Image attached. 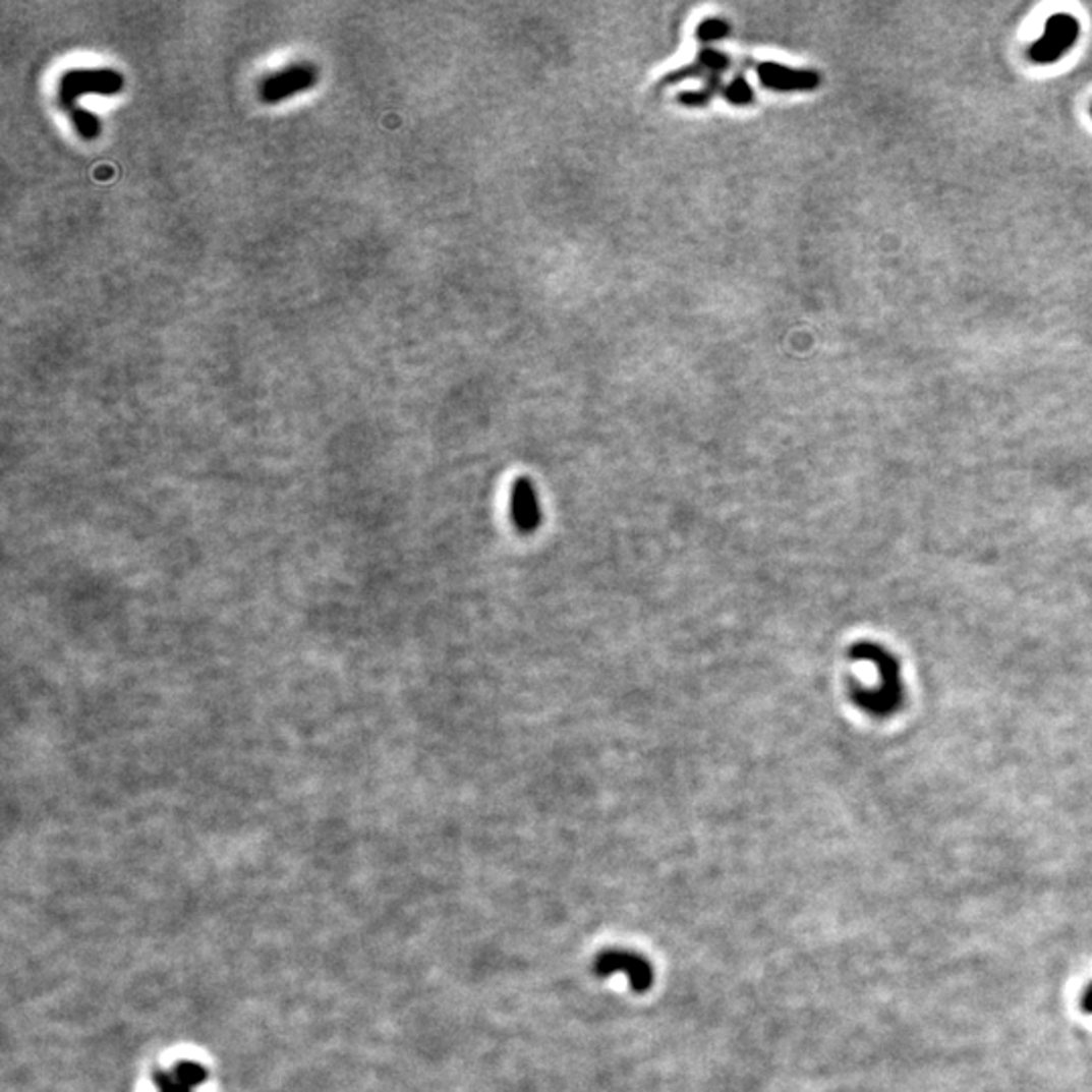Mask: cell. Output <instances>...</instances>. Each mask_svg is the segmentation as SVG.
<instances>
[{"label": "cell", "mask_w": 1092, "mask_h": 1092, "mask_svg": "<svg viewBox=\"0 0 1092 1092\" xmlns=\"http://www.w3.org/2000/svg\"><path fill=\"white\" fill-rule=\"evenodd\" d=\"M124 77L116 69H71L61 75L57 85L59 106L67 112L77 106V100L85 94L114 96L122 92Z\"/></svg>", "instance_id": "obj_1"}, {"label": "cell", "mask_w": 1092, "mask_h": 1092, "mask_svg": "<svg viewBox=\"0 0 1092 1092\" xmlns=\"http://www.w3.org/2000/svg\"><path fill=\"white\" fill-rule=\"evenodd\" d=\"M1079 35H1081L1079 20L1069 12H1056L1046 20L1042 39L1030 47L1028 55L1038 65L1054 63L1075 47Z\"/></svg>", "instance_id": "obj_2"}, {"label": "cell", "mask_w": 1092, "mask_h": 1092, "mask_svg": "<svg viewBox=\"0 0 1092 1092\" xmlns=\"http://www.w3.org/2000/svg\"><path fill=\"white\" fill-rule=\"evenodd\" d=\"M593 971L599 977H612L616 973H624L635 993H645L653 985V967L651 963L631 951L624 949H608L597 955L593 963Z\"/></svg>", "instance_id": "obj_3"}, {"label": "cell", "mask_w": 1092, "mask_h": 1092, "mask_svg": "<svg viewBox=\"0 0 1092 1092\" xmlns=\"http://www.w3.org/2000/svg\"><path fill=\"white\" fill-rule=\"evenodd\" d=\"M315 67L310 63H294L278 73H272L260 85V96L266 104L284 102L315 83Z\"/></svg>", "instance_id": "obj_4"}, {"label": "cell", "mask_w": 1092, "mask_h": 1092, "mask_svg": "<svg viewBox=\"0 0 1092 1092\" xmlns=\"http://www.w3.org/2000/svg\"><path fill=\"white\" fill-rule=\"evenodd\" d=\"M757 77L761 83L775 92H811L819 85V73L811 69H791L775 61L755 63Z\"/></svg>", "instance_id": "obj_5"}, {"label": "cell", "mask_w": 1092, "mask_h": 1092, "mask_svg": "<svg viewBox=\"0 0 1092 1092\" xmlns=\"http://www.w3.org/2000/svg\"><path fill=\"white\" fill-rule=\"evenodd\" d=\"M207 1071L198 1062L182 1060L172 1067L170 1073L160 1071L155 1073V1085L158 1092H194L198 1085L207 1081Z\"/></svg>", "instance_id": "obj_6"}, {"label": "cell", "mask_w": 1092, "mask_h": 1092, "mask_svg": "<svg viewBox=\"0 0 1092 1092\" xmlns=\"http://www.w3.org/2000/svg\"><path fill=\"white\" fill-rule=\"evenodd\" d=\"M512 516H514V522L522 530H532L540 522L538 496H536L534 485L526 477H520V479L514 481V487H512Z\"/></svg>", "instance_id": "obj_7"}, {"label": "cell", "mask_w": 1092, "mask_h": 1092, "mask_svg": "<svg viewBox=\"0 0 1092 1092\" xmlns=\"http://www.w3.org/2000/svg\"><path fill=\"white\" fill-rule=\"evenodd\" d=\"M729 67H731V57L729 55H725V53H721L716 49H702L694 63H690L684 69H678L672 75H668L666 83H676V81H682V79H688V77H702V75L716 77V73H721V71H725Z\"/></svg>", "instance_id": "obj_8"}, {"label": "cell", "mask_w": 1092, "mask_h": 1092, "mask_svg": "<svg viewBox=\"0 0 1092 1092\" xmlns=\"http://www.w3.org/2000/svg\"><path fill=\"white\" fill-rule=\"evenodd\" d=\"M65 114L69 116L71 124L75 126L77 134H79L81 138H85V140H92V138H98V136H100V130H102V122H100V118H96V116H94L92 112H88V110H83V108L75 106V108L67 110Z\"/></svg>", "instance_id": "obj_9"}, {"label": "cell", "mask_w": 1092, "mask_h": 1092, "mask_svg": "<svg viewBox=\"0 0 1092 1092\" xmlns=\"http://www.w3.org/2000/svg\"><path fill=\"white\" fill-rule=\"evenodd\" d=\"M723 96L727 102L735 104V106H749L753 100H755V92L753 88L749 85L747 79L743 77H737L735 81H731L729 85L723 88Z\"/></svg>", "instance_id": "obj_10"}, {"label": "cell", "mask_w": 1092, "mask_h": 1092, "mask_svg": "<svg viewBox=\"0 0 1092 1092\" xmlns=\"http://www.w3.org/2000/svg\"><path fill=\"white\" fill-rule=\"evenodd\" d=\"M729 31H731V26H729V22H725L723 18H706V20H702V22L698 24L696 35H698V39H702V41H716V39L727 37Z\"/></svg>", "instance_id": "obj_11"}, {"label": "cell", "mask_w": 1092, "mask_h": 1092, "mask_svg": "<svg viewBox=\"0 0 1092 1092\" xmlns=\"http://www.w3.org/2000/svg\"><path fill=\"white\" fill-rule=\"evenodd\" d=\"M1087 1008L1092 1012V989L1089 991V995H1087Z\"/></svg>", "instance_id": "obj_12"}]
</instances>
